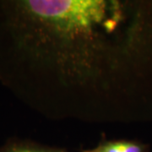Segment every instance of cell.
<instances>
[{"label": "cell", "instance_id": "1", "mask_svg": "<svg viewBox=\"0 0 152 152\" xmlns=\"http://www.w3.org/2000/svg\"><path fill=\"white\" fill-rule=\"evenodd\" d=\"M15 54L60 91L101 86L113 79L134 121L143 107L152 64V23L139 2L29 0L5 3Z\"/></svg>", "mask_w": 152, "mask_h": 152}, {"label": "cell", "instance_id": "2", "mask_svg": "<svg viewBox=\"0 0 152 152\" xmlns=\"http://www.w3.org/2000/svg\"><path fill=\"white\" fill-rule=\"evenodd\" d=\"M82 152H149V146L135 140H121L104 142Z\"/></svg>", "mask_w": 152, "mask_h": 152}, {"label": "cell", "instance_id": "3", "mask_svg": "<svg viewBox=\"0 0 152 152\" xmlns=\"http://www.w3.org/2000/svg\"><path fill=\"white\" fill-rule=\"evenodd\" d=\"M0 152H67L63 150L41 146L33 144H15L9 145L2 150Z\"/></svg>", "mask_w": 152, "mask_h": 152}]
</instances>
